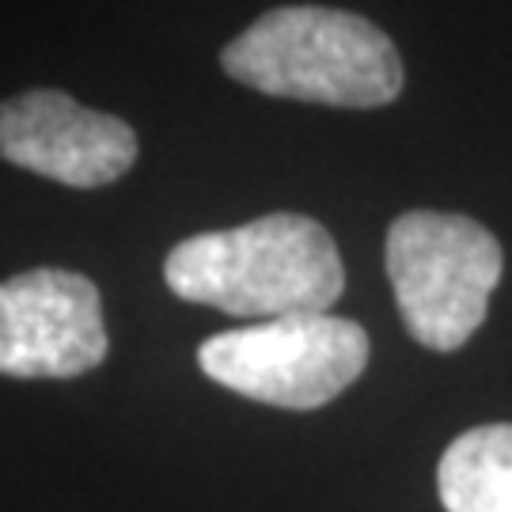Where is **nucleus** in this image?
Here are the masks:
<instances>
[{"label": "nucleus", "mask_w": 512, "mask_h": 512, "mask_svg": "<svg viewBox=\"0 0 512 512\" xmlns=\"http://www.w3.org/2000/svg\"><path fill=\"white\" fill-rule=\"evenodd\" d=\"M164 281L179 300L266 323L330 311L346 289V266L319 220L270 213L175 243L164 262Z\"/></svg>", "instance_id": "nucleus-1"}, {"label": "nucleus", "mask_w": 512, "mask_h": 512, "mask_svg": "<svg viewBox=\"0 0 512 512\" xmlns=\"http://www.w3.org/2000/svg\"><path fill=\"white\" fill-rule=\"evenodd\" d=\"M224 73L277 99L368 110L403 92L395 42L365 16L289 4L258 16L220 50Z\"/></svg>", "instance_id": "nucleus-2"}, {"label": "nucleus", "mask_w": 512, "mask_h": 512, "mask_svg": "<svg viewBox=\"0 0 512 512\" xmlns=\"http://www.w3.org/2000/svg\"><path fill=\"white\" fill-rule=\"evenodd\" d=\"M387 277L410 338L452 353L482 327L505 258L490 228L463 213L410 209L387 228Z\"/></svg>", "instance_id": "nucleus-3"}, {"label": "nucleus", "mask_w": 512, "mask_h": 512, "mask_svg": "<svg viewBox=\"0 0 512 512\" xmlns=\"http://www.w3.org/2000/svg\"><path fill=\"white\" fill-rule=\"evenodd\" d=\"M198 365L213 384L255 403L319 410L365 372L368 334L330 311L281 315L205 338Z\"/></svg>", "instance_id": "nucleus-4"}, {"label": "nucleus", "mask_w": 512, "mask_h": 512, "mask_svg": "<svg viewBox=\"0 0 512 512\" xmlns=\"http://www.w3.org/2000/svg\"><path fill=\"white\" fill-rule=\"evenodd\" d=\"M103 300L92 277L38 266L0 281V376L69 380L107 357Z\"/></svg>", "instance_id": "nucleus-5"}, {"label": "nucleus", "mask_w": 512, "mask_h": 512, "mask_svg": "<svg viewBox=\"0 0 512 512\" xmlns=\"http://www.w3.org/2000/svg\"><path fill=\"white\" fill-rule=\"evenodd\" d=\"M0 156L42 179L95 190L122 179L137 160V133L73 95L38 88L0 103Z\"/></svg>", "instance_id": "nucleus-6"}, {"label": "nucleus", "mask_w": 512, "mask_h": 512, "mask_svg": "<svg viewBox=\"0 0 512 512\" xmlns=\"http://www.w3.org/2000/svg\"><path fill=\"white\" fill-rule=\"evenodd\" d=\"M437 494L448 512H512V421L452 440L440 456Z\"/></svg>", "instance_id": "nucleus-7"}]
</instances>
